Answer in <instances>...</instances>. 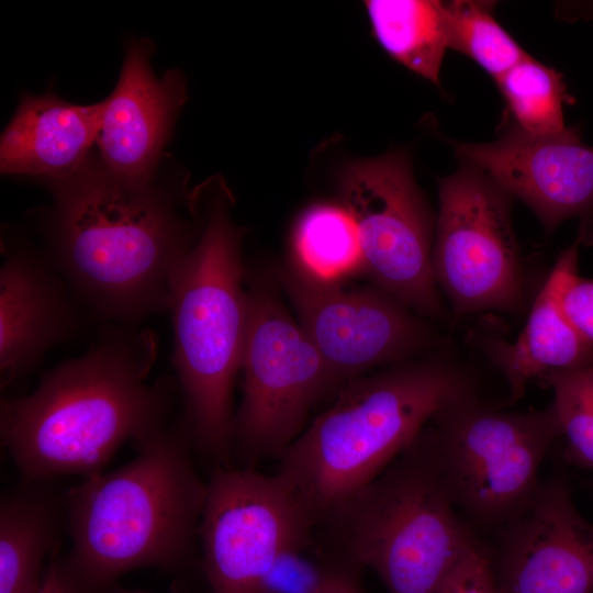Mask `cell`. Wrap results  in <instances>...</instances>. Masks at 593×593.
<instances>
[{"instance_id": "cell-1", "label": "cell", "mask_w": 593, "mask_h": 593, "mask_svg": "<svg viewBox=\"0 0 593 593\" xmlns=\"http://www.w3.org/2000/svg\"><path fill=\"white\" fill-rule=\"evenodd\" d=\"M47 187L42 249L91 317L139 325L168 312L171 275L198 239L177 197L122 180L94 156Z\"/></svg>"}, {"instance_id": "cell-2", "label": "cell", "mask_w": 593, "mask_h": 593, "mask_svg": "<svg viewBox=\"0 0 593 593\" xmlns=\"http://www.w3.org/2000/svg\"><path fill=\"white\" fill-rule=\"evenodd\" d=\"M156 334L104 323L88 350L48 371L29 395L3 399V446L31 481L100 472L128 439L141 445L167 426L174 382L148 377Z\"/></svg>"}, {"instance_id": "cell-3", "label": "cell", "mask_w": 593, "mask_h": 593, "mask_svg": "<svg viewBox=\"0 0 593 593\" xmlns=\"http://www.w3.org/2000/svg\"><path fill=\"white\" fill-rule=\"evenodd\" d=\"M184 424L165 427L137 446L123 467L87 477L68 491L71 536L59 568L78 593L102 588L135 568L183 561L199 533L206 483L189 454Z\"/></svg>"}, {"instance_id": "cell-4", "label": "cell", "mask_w": 593, "mask_h": 593, "mask_svg": "<svg viewBox=\"0 0 593 593\" xmlns=\"http://www.w3.org/2000/svg\"><path fill=\"white\" fill-rule=\"evenodd\" d=\"M473 389L457 366L405 361L346 382L279 456L316 526L374 480L451 398Z\"/></svg>"}, {"instance_id": "cell-5", "label": "cell", "mask_w": 593, "mask_h": 593, "mask_svg": "<svg viewBox=\"0 0 593 593\" xmlns=\"http://www.w3.org/2000/svg\"><path fill=\"white\" fill-rule=\"evenodd\" d=\"M243 235L225 200H215L169 286L172 362L183 396L182 422L190 440L221 459L233 447L232 393L247 323Z\"/></svg>"}, {"instance_id": "cell-6", "label": "cell", "mask_w": 593, "mask_h": 593, "mask_svg": "<svg viewBox=\"0 0 593 593\" xmlns=\"http://www.w3.org/2000/svg\"><path fill=\"white\" fill-rule=\"evenodd\" d=\"M322 524L333 535L334 556L371 569L389 593H435L482 544L457 512L427 425Z\"/></svg>"}, {"instance_id": "cell-7", "label": "cell", "mask_w": 593, "mask_h": 593, "mask_svg": "<svg viewBox=\"0 0 593 593\" xmlns=\"http://www.w3.org/2000/svg\"><path fill=\"white\" fill-rule=\"evenodd\" d=\"M428 426L455 504L496 530L530 501L540 466L561 428L550 404L526 413L482 404L474 389L447 401Z\"/></svg>"}, {"instance_id": "cell-8", "label": "cell", "mask_w": 593, "mask_h": 593, "mask_svg": "<svg viewBox=\"0 0 593 593\" xmlns=\"http://www.w3.org/2000/svg\"><path fill=\"white\" fill-rule=\"evenodd\" d=\"M243 399L233 446L259 459L280 456L304 430L313 406L343 385L261 277L247 273Z\"/></svg>"}, {"instance_id": "cell-9", "label": "cell", "mask_w": 593, "mask_h": 593, "mask_svg": "<svg viewBox=\"0 0 593 593\" xmlns=\"http://www.w3.org/2000/svg\"><path fill=\"white\" fill-rule=\"evenodd\" d=\"M438 192L432 265L454 314L518 310L523 276L511 217L513 197L463 159L439 180Z\"/></svg>"}, {"instance_id": "cell-10", "label": "cell", "mask_w": 593, "mask_h": 593, "mask_svg": "<svg viewBox=\"0 0 593 593\" xmlns=\"http://www.w3.org/2000/svg\"><path fill=\"white\" fill-rule=\"evenodd\" d=\"M339 189L342 204L357 225L365 273L409 309L439 315L433 219L407 154L392 150L348 165Z\"/></svg>"}, {"instance_id": "cell-11", "label": "cell", "mask_w": 593, "mask_h": 593, "mask_svg": "<svg viewBox=\"0 0 593 593\" xmlns=\"http://www.w3.org/2000/svg\"><path fill=\"white\" fill-rule=\"evenodd\" d=\"M315 527L280 472L219 468L206 483L198 533L211 593H256L282 553L310 546Z\"/></svg>"}, {"instance_id": "cell-12", "label": "cell", "mask_w": 593, "mask_h": 593, "mask_svg": "<svg viewBox=\"0 0 593 593\" xmlns=\"http://www.w3.org/2000/svg\"><path fill=\"white\" fill-rule=\"evenodd\" d=\"M279 279L299 324L342 385L377 366L405 362L430 343L409 307L378 287L316 283L291 267Z\"/></svg>"}, {"instance_id": "cell-13", "label": "cell", "mask_w": 593, "mask_h": 593, "mask_svg": "<svg viewBox=\"0 0 593 593\" xmlns=\"http://www.w3.org/2000/svg\"><path fill=\"white\" fill-rule=\"evenodd\" d=\"M452 144L460 159L530 208L547 233L575 217L578 239L593 243V146L582 142L578 127L537 136L511 125L489 143Z\"/></svg>"}, {"instance_id": "cell-14", "label": "cell", "mask_w": 593, "mask_h": 593, "mask_svg": "<svg viewBox=\"0 0 593 593\" xmlns=\"http://www.w3.org/2000/svg\"><path fill=\"white\" fill-rule=\"evenodd\" d=\"M489 553L500 593H593V524L560 475L540 481Z\"/></svg>"}, {"instance_id": "cell-15", "label": "cell", "mask_w": 593, "mask_h": 593, "mask_svg": "<svg viewBox=\"0 0 593 593\" xmlns=\"http://www.w3.org/2000/svg\"><path fill=\"white\" fill-rule=\"evenodd\" d=\"M0 267V383L29 376L56 345L78 336L91 315L42 247L2 240Z\"/></svg>"}, {"instance_id": "cell-16", "label": "cell", "mask_w": 593, "mask_h": 593, "mask_svg": "<svg viewBox=\"0 0 593 593\" xmlns=\"http://www.w3.org/2000/svg\"><path fill=\"white\" fill-rule=\"evenodd\" d=\"M154 45L130 41L119 80L102 100L97 137L100 160L113 176L133 183L154 181L163 150L186 100L181 72L157 78L150 66Z\"/></svg>"}, {"instance_id": "cell-17", "label": "cell", "mask_w": 593, "mask_h": 593, "mask_svg": "<svg viewBox=\"0 0 593 593\" xmlns=\"http://www.w3.org/2000/svg\"><path fill=\"white\" fill-rule=\"evenodd\" d=\"M580 244L577 239L559 255L514 342L491 335L474 336L475 345L505 377L510 403L524 395L532 379L593 363V345L575 329L562 306L566 291L578 277Z\"/></svg>"}, {"instance_id": "cell-18", "label": "cell", "mask_w": 593, "mask_h": 593, "mask_svg": "<svg viewBox=\"0 0 593 593\" xmlns=\"http://www.w3.org/2000/svg\"><path fill=\"white\" fill-rule=\"evenodd\" d=\"M102 109V101L74 104L54 92L23 94L1 135V172L46 184L71 176L91 156Z\"/></svg>"}, {"instance_id": "cell-19", "label": "cell", "mask_w": 593, "mask_h": 593, "mask_svg": "<svg viewBox=\"0 0 593 593\" xmlns=\"http://www.w3.org/2000/svg\"><path fill=\"white\" fill-rule=\"evenodd\" d=\"M57 521L55 501L40 490L23 489L1 500L0 593L38 592Z\"/></svg>"}, {"instance_id": "cell-20", "label": "cell", "mask_w": 593, "mask_h": 593, "mask_svg": "<svg viewBox=\"0 0 593 593\" xmlns=\"http://www.w3.org/2000/svg\"><path fill=\"white\" fill-rule=\"evenodd\" d=\"M371 29L381 47L395 60L439 85L449 48L441 1H365Z\"/></svg>"}, {"instance_id": "cell-21", "label": "cell", "mask_w": 593, "mask_h": 593, "mask_svg": "<svg viewBox=\"0 0 593 593\" xmlns=\"http://www.w3.org/2000/svg\"><path fill=\"white\" fill-rule=\"evenodd\" d=\"M292 265L305 279L345 283L365 273L357 225L343 204L316 203L305 209L292 233Z\"/></svg>"}, {"instance_id": "cell-22", "label": "cell", "mask_w": 593, "mask_h": 593, "mask_svg": "<svg viewBox=\"0 0 593 593\" xmlns=\"http://www.w3.org/2000/svg\"><path fill=\"white\" fill-rule=\"evenodd\" d=\"M505 99L513 126L529 135L563 131V104L571 100L562 75L532 56L495 80Z\"/></svg>"}, {"instance_id": "cell-23", "label": "cell", "mask_w": 593, "mask_h": 593, "mask_svg": "<svg viewBox=\"0 0 593 593\" xmlns=\"http://www.w3.org/2000/svg\"><path fill=\"white\" fill-rule=\"evenodd\" d=\"M448 46L474 60L494 80L529 55L497 23L494 2L441 1Z\"/></svg>"}, {"instance_id": "cell-24", "label": "cell", "mask_w": 593, "mask_h": 593, "mask_svg": "<svg viewBox=\"0 0 593 593\" xmlns=\"http://www.w3.org/2000/svg\"><path fill=\"white\" fill-rule=\"evenodd\" d=\"M539 380L553 391L551 405L567 441V457L593 469V363L553 371Z\"/></svg>"}, {"instance_id": "cell-25", "label": "cell", "mask_w": 593, "mask_h": 593, "mask_svg": "<svg viewBox=\"0 0 593 593\" xmlns=\"http://www.w3.org/2000/svg\"><path fill=\"white\" fill-rule=\"evenodd\" d=\"M307 547L282 553L265 574L256 593H318L337 571L350 566L335 556L313 557Z\"/></svg>"}, {"instance_id": "cell-26", "label": "cell", "mask_w": 593, "mask_h": 593, "mask_svg": "<svg viewBox=\"0 0 593 593\" xmlns=\"http://www.w3.org/2000/svg\"><path fill=\"white\" fill-rule=\"evenodd\" d=\"M435 593H500L489 547L482 542L467 553L446 575Z\"/></svg>"}, {"instance_id": "cell-27", "label": "cell", "mask_w": 593, "mask_h": 593, "mask_svg": "<svg viewBox=\"0 0 593 593\" xmlns=\"http://www.w3.org/2000/svg\"><path fill=\"white\" fill-rule=\"evenodd\" d=\"M562 306L575 329L593 345V279L578 276L566 291Z\"/></svg>"}, {"instance_id": "cell-28", "label": "cell", "mask_w": 593, "mask_h": 593, "mask_svg": "<svg viewBox=\"0 0 593 593\" xmlns=\"http://www.w3.org/2000/svg\"><path fill=\"white\" fill-rule=\"evenodd\" d=\"M358 572V569L350 566L342 568L318 593H363Z\"/></svg>"}, {"instance_id": "cell-29", "label": "cell", "mask_w": 593, "mask_h": 593, "mask_svg": "<svg viewBox=\"0 0 593 593\" xmlns=\"http://www.w3.org/2000/svg\"><path fill=\"white\" fill-rule=\"evenodd\" d=\"M37 593H75L59 571L58 564L53 563L43 579Z\"/></svg>"}, {"instance_id": "cell-30", "label": "cell", "mask_w": 593, "mask_h": 593, "mask_svg": "<svg viewBox=\"0 0 593 593\" xmlns=\"http://www.w3.org/2000/svg\"><path fill=\"white\" fill-rule=\"evenodd\" d=\"M591 13H593V10L591 11Z\"/></svg>"}]
</instances>
